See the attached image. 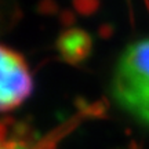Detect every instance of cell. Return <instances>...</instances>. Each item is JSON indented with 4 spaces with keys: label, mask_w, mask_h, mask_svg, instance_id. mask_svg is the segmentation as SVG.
I'll return each mask as SVG.
<instances>
[{
    "label": "cell",
    "mask_w": 149,
    "mask_h": 149,
    "mask_svg": "<svg viewBox=\"0 0 149 149\" xmlns=\"http://www.w3.org/2000/svg\"><path fill=\"white\" fill-rule=\"evenodd\" d=\"M128 149H135V148H133V146H131V148H128Z\"/></svg>",
    "instance_id": "obj_5"
},
{
    "label": "cell",
    "mask_w": 149,
    "mask_h": 149,
    "mask_svg": "<svg viewBox=\"0 0 149 149\" xmlns=\"http://www.w3.org/2000/svg\"><path fill=\"white\" fill-rule=\"evenodd\" d=\"M8 134V130L3 126V124H0V138H3L4 135H7Z\"/></svg>",
    "instance_id": "obj_4"
},
{
    "label": "cell",
    "mask_w": 149,
    "mask_h": 149,
    "mask_svg": "<svg viewBox=\"0 0 149 149\" xmlns=\"http://www.w3.org/2000/svg\"><path fill=\"white\" fill-rule=\"evenodd\" d=\"M111 95L124 113L149 127V37L122 51L112 72Z\"/></svg>",
    "instance_id": "obj_1"
},
{
    "label": "cell",
    "mask_w": 149,
    "mask_h": 149,
    "mask_svg": "<svg viewBox=\"0 0 149 149\" xmlns=\"http://www.w3.org/2000/svg\"><path fill=\"white\" fill-rule=\"evenodd\" d=\"M0 149H28V146L21 141L13 138L8 133L3 138H0Z\"/></svg>",
    "instance_id": "obj_3"
},
{
    "label": "cell",
    "mask_w": 149,
    "mask_h": 149,
    "mask_svg": "<svg viewBox=\"0 0 149 149\" xmlns=\"http://www.w3.org/2000/svg\"><path fill=\"white\" fill-rule=\"evenodd\" d=\"M33 91V77L21 54L0 46V112L22 105Z\"/></svg>",
    "instance_id": "obj_2"
}]
</instances>
